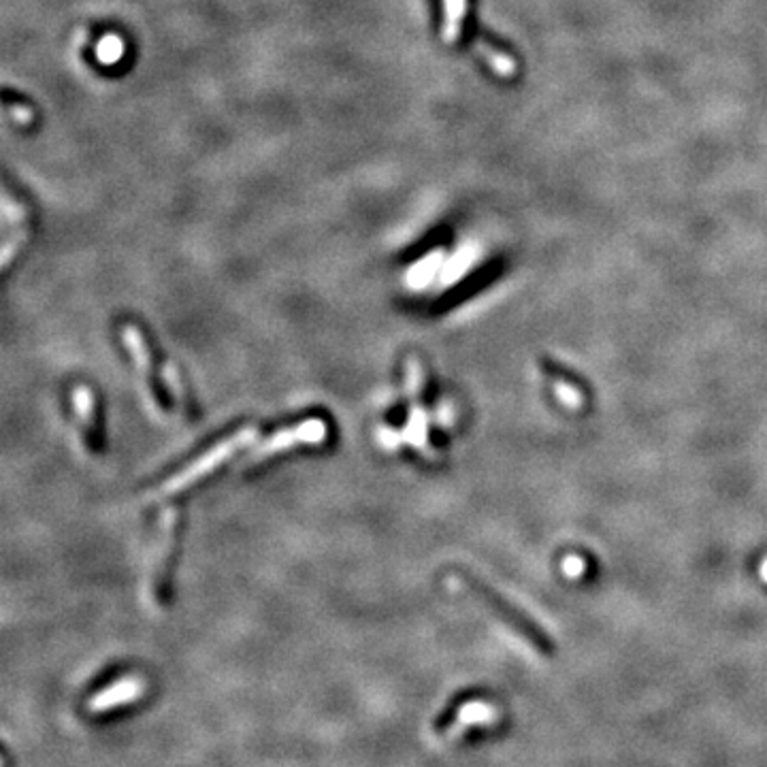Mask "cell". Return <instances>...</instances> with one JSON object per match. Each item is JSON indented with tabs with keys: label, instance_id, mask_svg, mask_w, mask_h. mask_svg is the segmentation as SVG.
Listing matches in <instances>:
<instances>
[{
	"label": "cell",
	"instance_id": "obj_1",
	"mask_svg": "<svg viewBox=\"0 0 767 767\" xmlns=\"http://www.w3.org/2000/svg\"><path fill=\"white\" fill-rule=\"evenodd\" d=\"M179 512L175 508L167 510L160 516L158 531L150 546L148 557H145L143 569V595L150 601L152 608H160L165 601L169 576L173 569V559L179 540Z\"/></svg>",
	"mask_w": 767,
	"mask_h": 767
},
{
	"label": "cell",
	"instance_id": "obj_2",
	"mask_svg": "<svg viewBox=\"0 0 767 767\" xmlns=\"http://www.w3.org/2000/svg\"><path fill=\"white\" fill-rule=\"evenodd\" d=\"M256 435L258 431L254 427H246L231 433L226 439H220L216 446H211L207 452L199 454L194 463L186 465L182 471H177L175 476H171L162 484L156 491V499H169L184 491H190V488H194L216 469H220L228 459H233L239 450L252 446L256 442Z\"/></svg>",
	"mask_w": 767,
	"mask_h": 767
},
{
	"label": "cell",
	"instance_id": "obj_3",
	"mask_svg": "<svg viewBox=\"0 0 767 767\" xmlns=\"http://www.w3.org/2000/svg\"><path fill=\"white\" fill-rule=\"evenodd\" d=\"M454 580H459L469 591V595L480 599L488 610H493L503 620L505 625H510L512 629H516L518 635H522V638H525L527 642H531L537 652H542V655H546V657L554 655V642H552L550 635L540 625H537L533 618H529L525 612L518 610L514 603L505 601L499 593H495L493 589H488L486 584H482L480 580L471 578V576L461 574V576H456Z\"/></svg>",
	"mask_w": 767,
	"mask_h": 767
},
{
	"label": "cell",
	"instance_id": "obj_4",
	"mask_svg": "<svg viewBox=\"0 0 767 767\" xmlns=\"http://www.w3.org/2000/svg\"><path fill=\"white\" fill-rule=\"evenodd\" d=\"M329 435H331V429H329V422L326 420H322V418L301 420L295 424V427H286L282 431L273 433L258 448H254L250 454V459H248V465L258 467V465L267 463L269 459H273V456H277V454L292 452V450H299V448L322 446L326 439H329Z\"/></svg>",
	"mask_w": 767,
	"mask_h": 767
},
{
	"label": "cell",
	"instance_id": "obj_5",
	"mask_svg": "<svg viewBox=\"0 0 767 767\" xmlns=\"http://www.w3.org/2000/svg\"><path fill=\"white\" fill-rule=\"evenodd\" d=\"M122 341H124V348L130 356V361H133V367L137 369L139 373V380L145 388V395H148L152 399V403L158 407V410H165V399H162V393L160 388L156 384V375H154V358H152V350H150V344L148 339H145L143 331L139 329V326L135 324H126L122 329Z\"/></svg>",
	"mask_w": 767,
	"mask_h": 767
},
{
	"label": "cell",
	"instance_id": "obj_6",
	"mask_svg": "<svg viewBox=\"0 0 767 767\" xmlns=\"http://www.w3.org/2000/svg\"><path fill=\"white\" fill-rule=\"evenodd\" d=\"M145 693H148V682H145V678L130 674L120 680H113L109 687L94 693L88 701V710L92 714H103L128 704H135Z\"/></svg>",
	"mask_w": 767,
	"mask_h": 767
},
{
	"label": "cell",
	"instance_id": "obj_7",
	"mask_svg": "<svg viewBox=\"0 0 767 767\" xmlns=\"http://www.w3.org/2000/svg\"><path fill=\"white\" fill-rule=\"evenodd\" d=\"M71 403L81 439L88 444V448H96L99 446V403H96L94 390L90 386L77 384L73 388Z\"/></svg>",
	"mask_w": 767,
	"mask_h": 767
},
{
	"label": "cell",
	"instance_id": "obj_8",
	"mask_svg": "<svg viewBox=\"0 0 767 767\" xmlns=\"http://www.w3.org/2000/svg\"><path fill=\"white\" fill-rule=\"evenodd\" d=\"M467 13V0H444V24H442V39L452 45L459 41L463 32V22Z\"/></svg>",
	"mask_w": 767,
	"mask_h": 767
},
{
	"label": "cell",
	"instance_id": "obj_9",
	"mask_svg": "<svg viewBox=\"0 0 767 767\" xmlns=\"http://www.w3.org/2000/svg\"><path fill=\"white\" fill-rule=\"evenodd\" d=\"M476 52L482 56V60L488 64V67H491V71L497 73L499 77L510 79V77H514L518 73L516 60L510 58V56H505L499 50H495V47L486 45V43H478L476 45Z\"/></svg>",
	"mask_w": 767,
	"mask_h": 767
},
{
	"label": "cell",
	"instance_id": "obj_10",
	"mask_svg": "<svg viewBox=\"0 0 767 767\" xmlns=\"http://www.w3.org/2000/svg\"><path fill=\"white\" fill-rule=\"evenodd\" d=\"M162 373H165V384H167L169 397H173V401L179 407H190V397L186 393V386L182 382V375H179V371L173 365H167Z\"/></svg>",
	"mask_w": 767,
	"mask_h": 767
},
{
	"label": "cell",
	"instance_id": "obj_11",
	"mask_svg": "<svg viewBox=\"0 0 767 767\" xmlns=\"http://www.w3.org/2000/svg\"><path fill=\"white\" fill-rule=\"evenodd\" d=\"M437 263H439V256H437V254L429 256L427 260H422L420 265H416V267L412 269V273H410V284H412L414 288H420V286H424V282L429 280V277H431V271H433V267H435Z\"/></svg>",
	"mask_w": 767,
	"mask_h": 767
},
{
	"label": "cell",
	"instance_id": "obj_12",
	"mask_svg": "<svg viewBox=\"0 0 767 767\" xmlns=\"http://www.w3.org/2000/svg\"><path fill=\"white\" fill-rule=\"evenodd\" d=\"M567 563L569 565H565V571H567V574H571V576H576L578 574V571L582 569V561H578V559H574V557H571V559H567Z\"/></svg>",
	"mask_w": 767,
	"mask_h": 767
},
{
	"label": "cell",
	"instance_id": "obj_13",
	"mask_svg": "<svg viewBox=\"0 0 767 767\" xmlns=\"http://www.w3.org/2000/svg\"><path fill=\"white\" fill-rule=\"evenodd\" d=\"M763 578L767 580V561H765V567H763Z\"/></svg>",
	"mask_w": 767,
	"mask_h": 767
}]
</instances>
